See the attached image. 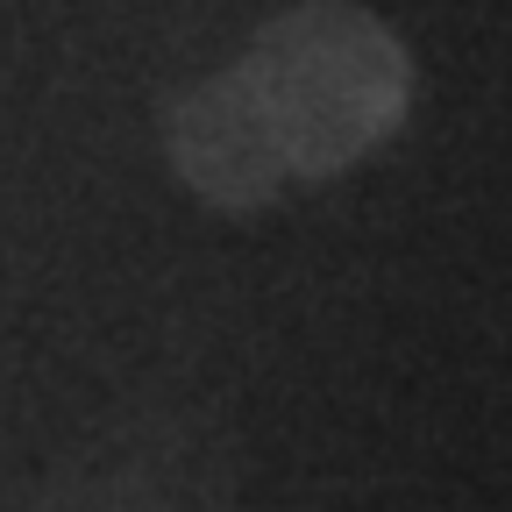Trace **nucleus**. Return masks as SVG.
<instances>
[{"label": "nucleus", "mask_w": 512, "mask_h": 512, "mask_svg": "<svg viewBox=\"0 0 512 512\" xmlns=\"http://www.w3.org/2000/svg\"><path fill=\"white\" fill-rule=\"evenodd\" d=\"M413 114V50L356 0H292L228 72L164 107V157L221 214H264L292 185H328Z\"/></svg>", "instance_id": "1"}]
</instances>
